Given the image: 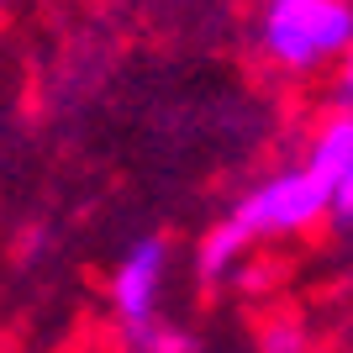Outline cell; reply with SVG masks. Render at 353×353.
<instances>
[{"mask_svg":"<svg viewBox=\"0 0 353 353\" xmlns=\"http://www.w3.org/2000/svg\"><path fill=\"white\" fill-rule=\"evenodd\" d=\"M163 259H169V248H163L159 237H143L117 264L111 301H117V316L127 322V332L153 327V306H159V285H163Z\"/></svg>","mask_w":353,"mask_h":353,"instance_id":"3957f363","label":"cell"},{"mask_svg":"<svg viewBox=\"0 0 353 353\" xmlns=\"http://www.w3.org/2000/svg\"><path fill=\"white\" fill-rule=\"evenodd\" d=\"M348 37H353V16L343 0H269L264 11V48L290 69L338 59Z\"/></svg>","mask_w":353,"mask_h":353,"instance_id":"6da1fadb","label":"cell"},{"mask_svg":"<svg viewBox=\"0 0 353 353\" xmlns=\"http://www.w3.org/2000/svg\"><path fill=\"white\" fill-rule=\"evenodd\" d=\"M232 216H237V227L248 237H259V232H301V227H311V221L327 216V190L306 174V169H285V174H274L269 185H259Z\"/></svg>","mask_w":353,"mask_h":353,"instance_id":"7a4b0ae2","label":"cell"},{"mask_svg":"<svg viewBox=\"0 0 353 353\" xmlns=\"http://www.w3.org/2000/svg\"><path fill=\"white\" fill-rule=\"evenodd\" d=\"M253 237L237 227V216H227L221 227H211L206 232V243H201V253H195V264H201V274L206 280H216V274H227V269L243 259V248H248Z\"/></svg>","mask_w":353,"mask_h":353,"instance_id":"5b68a950","label":"cell"},{"mask_svg":"<svg viewBox=\"0 0 353 353\" xmlns=\"http://www.w3.org/2000/svg\"><path fill=\"white\" fill-rule=\"evenodd\" d=\"M306 174L327 190L332 221L348 227V216H353V121L348 117H332L322 127V137H316V148H311Z\"/></svg>","mask_w":353,"mask_h":353,"instance_id":"277c9868","label":"cell"},{"mask_svg":"<svg viewBox=\"0 0 353 353\" xmlns=\"http://www.w3.org/2000/svg\"><path fill=\"white\" fill-rule=\"evenodd\" d=\"M132 343L148 348V353H190V338L169 332V327H143V332H132Z\"/></svg>","mask_w":353,"mask_h":353,"instance_id":"8992f818","label":"cell"}]
</instances>
